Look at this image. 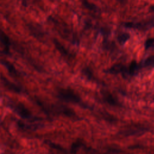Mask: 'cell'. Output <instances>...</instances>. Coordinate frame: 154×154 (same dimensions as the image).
I'll return each mask as SVG.
<instances>
[{
    "label": "cell",
    "instance_id": "277c9868",
    "mask_svg": "<svg viewBox=\"0 0 154 154\" xmlns=\"http://www.w3.org/2000/svg\"><path fill=\"white\" fill-rule=\"evenodd\" d=\"M138 69V65L135 62H132L128 68V73L129 74H134L137 72Z\"/></svg>",
    "mask_w": 154,
    "mask_h": 154
},
{
    "label": "cell",
    "instance_id": "6da1fadb",
    "mask_svg": "<svg viewBox=\"0 0 154 154\" xmlns=\"http://www.w3.org/2000/svg\"><path fill=\"white\" fill-rule=\"evenodd\" d=\"M58 96L63 100L75 103H80L81 99L73 91L70 89L61 88L58 90Z\"/></svg>",
    "mask_w": 154,
    "mask_h": 154
},
{
    "label": "cell",
    "instance_id": "ba28073f",
    "mask_svg": "<svg viewBox=\"0 0 154 154\" xmlns=\"http://www.w3.org/2000/svg\"><path fill=\"white\" fill-rule=\"evenodd\" d=\"M105 99L108 102H109V103H112V104H115V103H116V102L114 100V99H112V96H109V95H108V94H106V96H105Z\"/></svg>",
    "mask_w": 154,
    "mask_h": 154
},
{
    "label": "cell",
    "instance_id": "8992f818",
    "mask_svg": "<svg viewBox=\"0 0 154 154\" xmlns=\"http://www.w3.org/2000/svg\"><path fill=\"white\" fill-rule=\"evenodd\" d=\"M129 38V35L127 33H124L119 36L118 39L120 42H125Z\"/></svg>",
    "mask_w": 154,
    "mask_h": 154
},
{
    "label": "cell",
    "instance_id": "7a4b0ae2",
    "mask_svg": "<svg viewBox=\"0 0 154 154\" xmlns=\"http://www.w3.org/2000/svg\"><path fill=\"white\" fill-rule=\"evenodd\" d=\"M0 43L7 50L11 46V42L10 37L5 32L0 28Z\"/></svg>",
    "mask_w": 154,
    "mask_h": 154
},
{
    "label": "cell",
    "instance_id": "52a82bcc",
    "mask_svg": "<svg viewBox=\"0 0 154 154\" xmlns=\"http://www.w3.org/2000/svg\"><path fill=\"white\" fill-rule=\"evenodd\" d=\"M145 64L147 66H150V65L154 66V55L148 58L145 62Z\"/></svg>",
    "mask_w": 154,
    "mask_h": 154
},
{
    "label": "cell",
    "instance_id": "9c48e42d",
    "mask_svg": "<svg viewBox=\"0 0 154 154\" xmlns=\"http://www.w3.org/2000/svg\"><path fill=\"white\" fill-rule=\"evenodd\" d=\"M152 11H154V6L152 7Z\"/></svg>",
    "mask_w": 154,
    "mask_h": 154
},
{
    "label": "cell",
    "instance_id": "5b68a950",
    "mask_svg": "<svg viewBox=\"0 0 154 154\" xmlns=\"http://www.w3.org/2000/svg\"><path fill=\"white\" fill-rule=\"evenodd\" d=\"M154 46V38H149L145 42V48L149 49Z\"/></svg>",
    "mask_w": 154,
    "mask_h": 154
},
{
    "label": "cell",
    "instance_id": "3957f363",
    "mask_svg": "<svg viewBox=\"0 0 154 154\" xmlns=\"http://www.w3.org/2000/svg\"><path fill=\"white\" fill-rule=\"evenodd\" d=\"M16 111L23 117H29L31 116L29 111L25 108V106L22 104H17L14 106Z\"/></svg>",
    "mask_w": 154,
    "mask_h": 154
}]
</instances>
